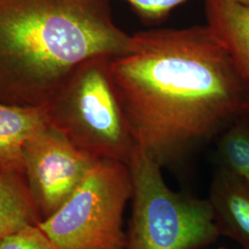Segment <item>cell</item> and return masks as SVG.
Here are the masks:
<instances>
[{
	"label": "cell",
	"mask_w": 249,
	"mask_h": 249,
	"mask_svg": "<svg viewBox=\"0 0 249 249\" xmlns=\"http://www.w3.org/2000/svg\"><path fill=\"white\" fill-rule=\"evenodd\" d=\"M110 72L136 142L161 167L249 112V94L207 24L136 33Z\"/></svg>",
	"instance_id": "6da1fadb"
},
{
	"label": "cell",
	"mask_w": 249,
	"mask_h": 249,
	"mask_svg": "<svg viewBox=\"0 0 249 249\" xmlns=\"http://www.w3.org/2000/svg\"><path fill=\"white\" fill-rule=\"evenodd\" d=\"M131 46L111 0H0V102L45 105L77 66Z\"/></svg>",
	"instance_id": "7a4b0ae2"
},
{
	"label": "cell",
	"mask_w": 249,
	"mask_h": 249,
	"mask_svg": "<svg viewBox=\"0 0 249 249\" xmlns=\"http://www.w3.org/2000/svg\"><path fill=\"white\" fill-rule=\"evenodd\" d=\"M111 56L77 66L45 104L48 124L95 159L128 165L139 148L110 72Z\"/></svg>",
	"instance_id": "3957f363"
},
{
	"label": "cell",
	"mask_w": 249,
	"mask_h": 249,
	"mask_svg": "<svg viewBox=\"0 0 249 249\" xmlns=\"http://www.w3.org/2000/svg\"><path fill=\"white\" fill-rule=\"evenodd\" d=\"M132 209L124 249H200L221 235L209 199L172 190L139 147L128 163Z\"/></svg>",
	"instance_id": "277c9868"
},
{
	"label": "cell",
	"mask_w": 249,
	"mask_h": 249,
	"mask_svg": "<svg viewBox=\"0 0 249 249\" xmlns=\"http://www.w3.org/2000/svg\"><path fill=\"white\" fill-rule=\"evenodd\" d=\"M131 195L128 166L99 159L71 196L38 226L58 249H124L123 215Z\"/></svg>",
	"instance_id": "5b68a950"
},
{
	"label": "cell",
	"mask_w": 249,
	"mask_h": 249,
	"mask_svg": "<svg viewBox=\"0 0 249 249\" xmlns=\"http://www.w3.org/2000/svg\"><path fill=\"white\" fill-rule=\"evenodd\" d=\"M97 160L50 124L25 144L23 175L42 220L71 196Z\"/></svg>",
	"instance_id": "8992f818"
},
{
	"label": "cell",
	"mask_w": 249,
	"mask_h": 249,
	"mask_svg": "<svg viewBox=\"0 0 249 249\" xmlns=\"http://www.w3.org/2000/svg\"><path fill=\"white\" fill-rule=\"evenodd\" d=\"M208 199L221 235L249 249V180L217 166Z\"/></svg>",
	"instance_id": "52a82bcc"
},
{
	"label": "cell",
	"mask_w": 249,
	"mask_h": 249,
	"mask_svg": "<svg viewBox=\"0 0 249 249\" xmlns=\"http://www.w3.org/2000/svg\"><path fill=\"white\" fill-rule=\"evenodd\" d=\"M207 25L229 54L249 96V5L205 0Z\"/></svg>",
	"instance_id": "ba28073f"
},
{
	"label": "cell",
	"mask_w": 249,
	"mask_h": 249,
	"mask_svg": "<svg viewBox=\"0 0 249 249\" xmlns=\"http://www.w3.org/2000/svg\"><path fill=\"white\" fill-rule=\"evenodd\" d=\"M48 124L45 105L17 106L0 102V170L23 175L24 146Z\"/></svg>",
	"instance_id": "9c48e42d"
},
{
	"label": "cell",
	"mask_w": 249,
	"mask_h": 249,
	"mask_svg": "<svg viewBox=\"0 0 249 249\" xmlns=\"http://www.w3.org/2000/svg\"><path fill=\"white\" fill-rule=\"evenodd\" d=\"M41 221L24 176L0 170V242Z\"/></svg>",
	"instance_id": "30bf717a"
},
{
	"label": "cell",
	"mask_w": 249,
	"mask_h": 249,
	"mask_svg": "<svg viewBox=\"0 0 249 249\" xmlns=\"http://www.w3.org/2000/svg\"><path fill=\"white\" fill-rule=\"evenodd\" d=\"M216 139L218 167L249 180V112Z\"/></svg>",
	"instance_id": "8fae6325"
},
{
	"label": "cell",
	"mask_w": 249,
	"mask_h": 249,
	"mask_svg": "<svg viewBox=\"0 0 249 249\" xmlns=\"http://www.w3.org/2000/svg\"><path fill=\"white\" fill-rule=\"evenodd\" d=\"M135 13L148 23L162 21L170 12L187 0H124ZM249 5V0H229Z\"/></svg>",
	"instance_id": "7c38bea8"
},
{
	"label": "cell",
	"mask_w": 249,
	"mask_h": 249,
	"mask_svg": "<svg viewBox=\"0 0 249 249\" xmlns=\"http://www.w3.org/2000/svg\"><path fill=\"white\" fill-rule=\"evenodd\" d=\"M0 249H58L37 225L27 227L0 242Z\"/></svg>",
	"instance_id": "4fadbf2b"
},
{
	"label": "cell",
	"mask_w": 249,
	"mask_h": 249,
	"mask_svg": "<svg viewBox=\"0 0 249 249\" xmlns=\"http://www.w3.org/2000/svg\"><path fill=\"white\" fill-rule=\"evenodd\" d=\"M225 249V248H220V249Z\"/></svg>",
	"instance_id": "5bb4252c"
}]
</instances>
